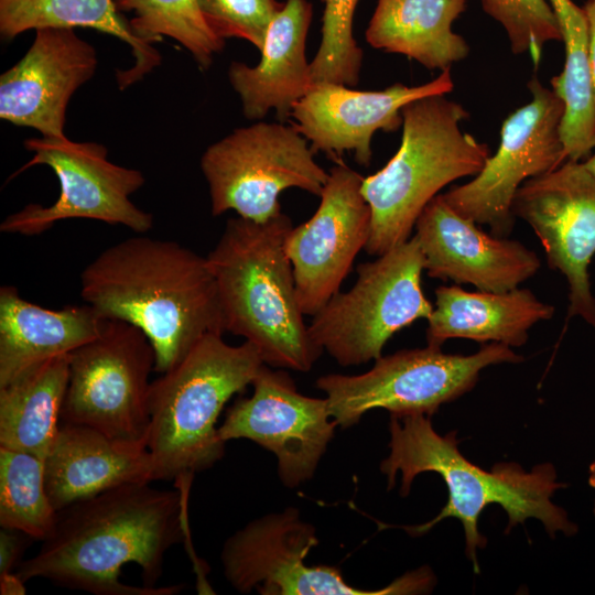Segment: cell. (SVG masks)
Here are the masks:
<instances>
[{"label": "cell", "mask_w": 595, "mask_h": 595, "mask_svg": "<svg viewBox=\"0 0 595 595\" xmlns=\"http://www.w3.org/2000/svg\"><path fill=\"white\" fill-rule=\"evenodd\" d=\"M521 360L500 343L486 344L467 356L445 354L441 347L428 345L381 356L360 375L321 376L315 385L325 393L337 426L347 429L372 409H385L394 416L431 418L443 403L473 389L484 368Z\"/></svg>", "instance_id": "8"}, {"label": "cell", "mask_w": 595, "mask_h": 595, "mask_svg": "<svg viewBox=\"0 0 595 595\" xmlns=\"http://www.w3.org/2000/svg\"><path fill=\"white\" fill-rule=\"evenodd\" d=\"M561 29L563 69L550 80L564 104L561 138L567 160H586L595 150V97L586 13L572 0H549Z\"/></svg>", "instance_id": "27"}, {"label": "cell", "mask_w": 595, "mask_h": 595, "mask_svg": "<svg viewBox=\"0 0 595 595\" xmlns=\"http://www.w3.org/2000/svg\"><path fill=\"white\" fill-rule=\"evenodd\" d=\"M249 398H239L218 426L223 442L247 439L275 455L281 483L294 488L311 479L334 436L326 398L298 391L291 376L263 364Z\"/></svg>", "instance_id": "15"}, {"label": "cell", "mask_w": 595, "mask_h": 595, "mask_svg": "<svg viewBox=\"0 0 595 595\" xmlns=\"http://www.w3.org/2000/svg\"><path fill=\"white\" fill-rule=\"evenodd\" d=\"M361 177L338 162L329 171L313 216L292 227L285 239L300 307L313 316L339 288L370 235L371 209Z\"/></svg>", "instance_id": "16"}, {"label": "cell", "mask_w": 595, "mask_h": 595, "mask_svg": "<svg viewBox=\"0 0 595 595\" xmlns=\"http://www.w3.org/2000/svg\"><path fill=\"white\" fill-rule=\"evenodd\" d=\"M466 6L467 0H378L365 32L366 41L429 69L451 68L470 50L452 29Z\"/></svg>", "instance_id": "24"}, {"label": "cell", "mask_w": 595, "mask_h": 595, "mask_svg": "<svg viewBox=\"0 0 595 595\" xmlns=\"http://www.w3.org/2000/svg\"><path fill=\"white\" fill-rule=\"evenodd\" d=\"M528 88L532 98L504 120L496 153L472 181L442 194L458 215L489 226L497 237L512 231V204L519 187L567 160L561 138L563 101L537 76Z\"/></svg>", "instance_id": "13"}, {"label": "cell", "mask_w": 595, "mask_h": 595, "mask_svg": "<svg viewBox=\"0 0 595 595\" xmlns=\"http://www.w3.org/2000/svg\"><path fill=\"white\" fill-rule=\"evenodd\" d=\"M76 26L116 36L131 47L136 62L117 73L120 89L137 83L161 63L160 53L134 35L113 0H0V33L7 41L28 30Z\"/></svg>", "instance_id": "26"}, {"label": "cell", "mask_w": 595, "mask_h": 595, "mask_svg": "<svg viewBox=\"0 0 595 595\" xmlns=\"http://www.w3.org/2000/svg\"><path fill=\"white\" fill-rule=\"evenodd\" d=\"M56 512L45 486V461L0 447V526L42 541L53 528Z\"/></svg>", "instance_id": "28"}, {"label": "cell", "mask_w": 595, "mask_h": 595, "mask_svg": "<svg viewBox=\"0 0 595 595\" xmlns=\"http://www.w3.org/2000/svg\"><path fill=\"white\" fill-rule=\"evenodd\" d=\"M24 584L25 582L15 572L0 574V594L1 595L25 594Z\"/></svg>", "instance_id": "35"}, {"label": "cell", "mask_w": 595, "mask_h": 595, "mask_svg": "<svg viewBox=\"0 0 595 595\" xmlns=\"http://www.w3.org/2000/svg\"><path fill=\"white\" fill-rule=\"evenodd\" d=\"M197 4L217 37L246 40L259 51L270 23L283 6L277 0H197Z\"/></svg>", "instance_id": "32"}, {"label": "cell", "mask_w": 595, "mask_h": 595, "mask_svg": "<svg viewBox=\"0 0 595 595\" xmlns=\"http://www.w3.org/2000/svg\"><path fill=\"white\" fill-rule=\"evenodd\" d=\"M583 9L586 13V18L588 22L589 60H591L593 89H594V97H595V0H586Z\"/></svg>", "instance_id": "34"}, {"label": "cell", "mask_w": 595, "mask_h": 595, "mask_svg": "<svg viewBox=\"0 0 595 595\" xmlns=\"http://www.w3.org/2000/svg\"><path fill=\"white\" fill-rule=\"evenodd\" d=\"M188 490L132 483L75 501L14 572L95 595H175L182 585L156 582L166 552L185 538Z\"/></svg>", "instance_id": "1"}, {"label": "cell", "mask_w": 595, "mask_h": 595, "mask_svg": "<svg viewBox=\"0 0 595 595\" xmlns=\"http://www.w3.org/2000/svg\"><path fill=\"white\" fill-rule=\"evenodd\" d=\"M32 540L21 531L2 528L0 530V574L14 572L28 542Z\"/></svg>", "instance_id": "33"}, {"label": "cell", "mask_w": 595, "mask_h": 595, "mask_svg": "<svg viewBox=\"0 0 595 595\" xmlns=\"http://www.w3.org/2000/svg\"><path fill=\"white\" fill-rule=\"evenodd\" d=\"M154 368L148 337L128 322L106 318L98 337L69 353L61 423L147 444Z\"/></svg>", "instance_id": "11"}, {"label": "cell", "mask_w": 595, "mask_h": 595, "mask_svg": "<svg viewBox=\"0 0 595 595\" xmlns=\"http://www.w3.org/2000/svg\"><path fill=\"white\" fill-rule=\"evenodd\" d=\"M424 256L415 236L357 266V279L338 291L312 316L310 336L340 366H356L382 356L387 342L433 305L422 290Z\"/></svg>", "instance_id": "7"}, {"label": "cell", "mask_w": 595, "mask_h": 595, "mask_svg": "<svg viewBox=\"0 0 595 595\" xmlns=\"http://www.w3.org/2000/svg\"><path fill=\"white\" fill-rule=\"evenodd\" d=\"M483 10L505 30L510 50L529 53L534 67L548 42L561 41V29L549 0H482Z\"/></svg>", "instance_id": "31"}, {"label": "cell", "mask_w": 595, "mask_h": 595, "mask_svg": "<svg viewBox=\"0 0 595 595\" xmlns=\"http://www.w3.org/2000/svg\"><path fill=\"white\" fill-rule=\"evenodd\" d=\"M106 318L96 309H45L21 298L15 286L0 288V386L58 355L69 354L100 335Z\"/></svg>", "instance_id": "22"}, {"label": "cell", "mask_w": 595, "mask_h": 595, "mask_svg": "<svg viewBox=\"0 0 595 595\" xmlns=\"http://www.w3.org/2000/svg\"><path fill=\"white\" fill-rule=\"evenodd\" d=\"M553 313V305L528 289L468 292L458 285H440L428 318L426 342L441 347L450 338H467L519 347L528 340L529 329Z\"/></svg>", "instance_id": "23"}, {"label": "cell", "mask_w": 595, "mask_h": 595, "mask_svg": "<svg viewBox=\"0 0 595 595\" xmlns=\"http://www.w3.org/2000/svg\"><path fill=\"white\" fill-rule=\"evenodd\" d=\"M212 214L234 210L264 223L281 214L280 194L296 187L320 196L329 173L294 126L258 121L209 145L201 159Z\"/></svg>", "instance_id": "9"}, {"label": "cell", "mask_w": 595, "mask_h": 595, "mask_svg": "<svg viewBox=\"0 0 595 595\" xmlns=\"http://www.w3.org/2000/svg\"><path fill=\"white\" fill-rule=\"evenodd\" d=\"M257 347L205 335L173 368L151 382L147 448L153 480L190 486L225 454L217 421L228 402L252 383L263 365Z\"/></svg>", "instance_id": "5"}, {"label": "cell", "mask_w": 595, "mask_h": 595, "mask_svg": "<svg viewBox=\"0 0 595 595\" xmlns=\"http://www.w3.org/2000/svg\"><path fill=\"white\" fill-rule=\"evenodd\" d=\"M583 162L586 167L595 175V151Z\"/></svg>", "instance_id": "36"}, {"label": "cell", "mask_w": 595, "mask_h": 595, "mask_svg": "<svg viewBox=\"0 0 595 595\" xmlns=\"http://www.w3.org/2000/svg\"><path fill=\"white\" fill-rule=\"evenodd\" d=\"M512 210L540 239L549 267L566 278L569 315L595 327L588 275L595 255V175L583 161L566 160L526 181L516 193Z\"/></svg>", "instance_id": "14"}, {"label": "cell", "mask_w": 595, "mask_h": 595, "mask_svg": "<svg viewBox=\"0 0 595 595\" xmlns=\"http://www.w3.org/2000/svg\"><path fill=\"white\" fill-rule=\"evenodd\" d=\"M396 154L365 177L361 193L371 209L365 251L380 256L410 238L424 207L450 183L475 176L489 155L486 143L461 128L469 115L445 95L415 99L402 108Z\"/></svg>", "instance_id": "6"}, {"label": "cell", "mask_w": 595, "mask_h": 595, "mask_svg": "<svg viewBox=\"0 0 595 595\" xmlns=\"http://www.w3.org/2000/svg\"><path fill=\"white\" fill-rule=\"evenodd\" d=\"M80 295L102 317L138 327L153 347L159 374L205 335L225 332L206 257L172 240L138 234L108 247L82 271Z\"/></svg>", "instance_id": "2"}, {"label": "cell", "mask_w": 595, "mask_h": 595, "mask_svg": "<svg viewBox=\"0 0 595 595\" xmlns=\"http://www.w3.org/2000/svg\"><path fill=\"white\" fill-rule=\"evenodd\" d=\"M389 431L390 453L380 464L389 489L401 473L400 494L407 496L414 478L424 472L437 473L448 489L447 504L434 519L403 529L419 537L445 518H457L464 528L466 555L476 573L477 549L486 545V538L478 531V518L488 505L497 504L507 512V532L528 518H537L551 537L558 531L575 533L576 527L566 512L551 500L554 491L564 486L556 482L551 464L534 466L528 473L518 464L499 463L487 472L461 454L455 432L437 434L431 418L423 414L391 415Z\"/></svg>", "instance_id": "3"}, {"label": "cell", "mask_w": 595, "mask_h": 595, "mask_svg": "<svg viewBox=\"0 0 595 595\" xmlns=\"http://www.w3.org/2000/svg\"><path fill=\"white\" fill-rule=\"evenodd\" d=\"M322 37L312 62V84L331 83L354 87L359 82L363 51L353 35L359 0H322Z\"/></svg>", "instance_id": "30"}, {"label": "cell", "mask_w": 595, "mask_h": 595, "mask_svg": "<svg viewBox=\"0 0 595 595\" xmlns=\"http://www.w3.org/2000/svg\"><path fill=\"white\" fill-rule=\"evenodd\" d=\"M312 14L307 0H286L269 25L259 64H230L229 82L246 118L259 120L273 109L279 122H285L313 86L305 54Z\"/></svg>", "instance_id": "20"}, {"label": "cell", "mask_w": 595, "mask_h": 595, "mask_svg": "<svg viewBox=\"0 0 595 595\" xmlns=\"http://www.w3.org/2000/svg\"><path fill=\"white\" fill-rule=\"evenodd\" d=\"M318 544L316 529L303 521L296 508L255 519L230 536L220 553L223 573L239 593L261 595H388L419 594L432 589L435 578L421 567L379 589L349 585L332 565H307L309 552Z\"/></svg>", "instance_id": "10"}, {"label": "cell", "mask_w": 595, "mask_h": 595, "mask_svg": "<svg viewBox=\"0 0 595 595\" xmlns=\"http://www.w3.org/2000/svg\"><path fill=\"white\" fill-rule=\"evenodd\" d=\"M292 227L284 213L264 223L230 218L206 259L224 331L253 344L266 365L306 372L323 351L303 320L285 252Z\"/></svg>", "instance_id": "4"}, {"label": "cell", "mask_w": 595, "mask_h": 595, "mask_svg": "<svg viewBox=\"0 0 595 595\" xmlns=\"http://www.w3.org/2000/svg\"><path fill=\"white\" fill-rule=\"evenodd\" d=\"M119 12L132 14L128 24L145 43L169 36L186 48L199 67L210 66L225 46L207 26L197 0H113Z\"/></svg>", "instance_id": "29"}, {"label": "cell", "mask_w": 595, "mask_h": 595, "mask_svg": "<svg viewBox=\"0 0 595 595\" xmlns=\"http://www.w3.org/2000/svg\"><path fill=\"white\" fill-rule=\"evenodd\" d=\"M588 483L592 487L595 488V462L592 463V465L589 466V477H588Z\"/></svg>", "instance_id": "37"}, {"label": "cell", "mask_w": 595, "mask_h": 595, "mask_svg": "<svg viewBox=\"0 0 595 595\" xmlns=\"http://www.w3.org/2000/svg\"><path fill=\"white\" fill-rule=\"evenodd\" d=\"M151 482L145 443L117 440L85 425L61 423L45 458V486L56 511L118 486Z\"/></svg>", "instance_id": "21"}, {"label": "cell", "mask_w": 595, "mask_h": 595, "mask_svg": "<svg viewBox=\"0 0 595 595\" xmlns=\"http://www.w3.org/2000/svg\"><path fill=\"white\" fill-rule=\"evenodd\" d=\"M69 354L50 358L0 386V447L45 461L61 426Z\"/></svg>", "instance_id": "25"}, {"label": "cell", "mask_w": 595, "mask_h": 595, "mask_svg": "<svg viewBox=\"0 0 595 595\" xmlns=\"http://www.w3.org/2000/svg\"><path fill=\"white\" fill-rule=\"evenodd\" d=\"M453 87L451 68L422 85L397 83L382 90L321 83L294 105L291 117L314 153L324 152L339 162L345 151H354L356 162L369 166L376 131L397 130L402 126L405 105L426 96L446 95Z\"/></svg>", "instance_id": "17"}, {"label": "cell", "mask_w": 595, "mask_h": 595, "mask_svg": "<svg viewBox=\"0 0 595 595\" xmlns=\"http://www.w3.org/2000/svg\"><path fill=\"white\" fill-rule=\"evenodd\" d=\"M594 515H595V506H594Z\"/></svg>", "instance_id": "38"}, {"label": "cell", "mask_w": 595, "mask_h": 595, "mask_svg": "<svg viewBox=\"0 0 595 595\" xmlns=\"http://www.w3.org/2000/svg\"><path fill=\"white\" fill-rule=\"evenodd\" d=\"M24 147L33 156L11 177L34 165H46L58 178L60 195L50 206L29 204L7 216L0 231L36 236L72 218L122 225L137 234L152 228L153 216L130 199L143 186V174L110 162L102 144L42 137L25 140Z\"/></svg>", "instance_id": "12"}, {"label": "cell", "mask_w": 595, "mask_h": 595, "mask_svg": "<svg viewBox=\"0 0 595 595\" xmlns=\"http://www.w3.org/2000/svg\"><path fill=\"white\" fill-rule=\"evenodd\" d=\"M93 45L72 28H42L25 55L0 76V118L65 138L71 97L95 74Z\"/></svg>", "instance_id": "18"}, {"label": "cell", "mask_w": 595, "mask_h": 595, "mask_svg": "<svg viewBox=\"0 0 595 595\" xmlns=\"http://www.w3.org/2000/svg\"><path fill=\"white\" fill-rule=\"evenodd\" d=\"M415 238L431 278L468 283L479 291L519 288L541 267L537 253L507 237L490 236L436 195L415 223Z\"/></svg>", "instance_id": "19"}]
</instances>
